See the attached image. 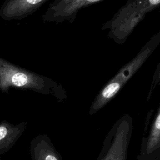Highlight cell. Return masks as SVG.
<instances>
[{"mask_svg": "<svg viewBox=\"0 0 160 160\" xmlns=\"http://www.w3.org/2000/svg\"><path fill=\"white\" fill-rule=\"evenodd\" d=\"M150 9L153 11L156 8H158L160 6V0H146Z\"/></svg>", "mask_w": 160, "mask_h": 160, "instance_id": "cell-11", "label": "cell"}, {"mask_svg": "<svg viewBox=\"0 0 160 160\" xmlns=\"http://www.w3.org/2000/svg\"><path fill=\"white\" fill-rule=\"evenodd\" d=\"M29 153L32 160H62L47 134H38L30 142Z\"/></svg>", "mask_w": 160, "mask_h": 160, "instance_id": "cell-8", "label": "cell"}, {"mask_svg": "<svg viewBox=\"0 0 160 160\" xmlns=\"http://www.w3.org/2000/svg\"><path fill=\"white\" fill-rule=\"evenodd\" d=\"M133 131V120L124 114L106 134L96 160H127L128 149Z\"/></svg>", "mask_w": 160, "mask_h": 160, "instance_id": "cell-4", "label": "cell"}, {"mask_svg": "<svg viewBox=\"0 0 160 160\" xmlns=\"http://www.w3.org/2000/svg\"><path fill=\"white\" fill-rule=\"evenodd\" d=\"M160 44V31L154 34L138 53L124 64L101 88L92 101L89 114L93 115L104 108L119 92L128 81L142 67Z\"/></svg>", "mask_w": 160, "mask_h": 160, "instance_id": "cell-2", "label": "cell"}, {"mask_svg": "<svg viewBox=\"0 0 160 160\" xmlns=\"http://www.w3.org/2000/svg\"><path fill=\"white\" fill-rule=\"evenodd\" d=\"M160 157V102L156 115L148 131L142 138L138 160H156Z\"/></svg>", "mask_w": 160, "mask_h": 160, "instance_id": "cell-7", "label": "cell"}, {"mask_svg": "<svg viewBox=\"0 0 160 160\" xmlns=\"http://www.w3.org/2000/svg\"><path fill=\"white\" fill-rule=\"evenodd\" d=\"M28 122L12 124L5 120L0 122V156L9 151L26 131Z\"/></svg>", "mask_w": 160, "mask_h": 160, "instance_id": "cell-9", "label": "cell"}, {"mask_svg": "<svg viewBox=\"0 0 160 160\" xmlns=\"http://www.w3.org/2000/svg\"><path fill=\"white\" fill-rule=\"evenodd\" d=\"M150 12L146 0H128L112 18L101 26V29H108V36L116 43L122 44Z\"/></svg>", "mask_w": 160, "mask_h": 160, "instance_id": "cell-3", "label": "cell"}, {"mask_svg": "<svg viewBox=\"0 0 160 160\" xmlns=\"http://www.w3.org/2000/svg\"><path fill=\"white\" fill-rule=\"evenodd\" d=\"M159 83H160V61L157 65L156 68L154 71V74L152 76V81H151V84L150 86V89H149V91L148 96V100L151 98L154 90Z\"/></svg>", "mask_w": 160, "mask_h": 160, "instance_id": "cell-10", "label": "cell"}, {"mask_svg": "<svg viewBox=\"0 0 160 160\" xmlns=\"http://www.w3.org/2000/svg\"><path fill=\"white\" fill-rule=\"evenodd\" d=\"M11 88L51 95L59 102L68 98L63 86L51 78L27 70L0 57V91L8 93Z\"/></svg>", "mask_w": 160, "mask_h": 160, "instance_id": "cell-1", "label": "cell"}, {"mask_svg": "<svg viewBox=\"0 0 160 160\" xmlns=\"http://www.w3.org/2000/svg\"><path fill=\"white\" fill-rule=\"evenodd\" d=\"M49 0H5L0 18L5 21L21 20L34 13Z\"/></svg>", "mask_w": 160, "mask_h": 160, "instance_id": "cell-6", "label": "cell"}, {"mask_svg": "<svg viewBox=\"0 0 160 160\" xmlns=\"http://www.w3.org/2000/svg\"><path fill=\"white\" fill-rule=\"evenodd\" d=\"M0 160H7V159H1V158H0Z\"/></svg>", "mask_w": 160, "mask_h": 160, "instance_id": "cell-12", "label": "cell"}, {"mask_svg": "<svg viewBox=\"0 0 160 160\" xmlns=\"http://www.w3.org/2000/svg\"><path fill=\"white\" fill-rule=\"evenodd\" d=\"M103 0H54L48 6L42 19L44 22L72 23L79 11Z\"/></svg>", "mask_w": 160, "mask_h": 160, "instance_id": "cell-5", "label": "cell"}]
</instances>
